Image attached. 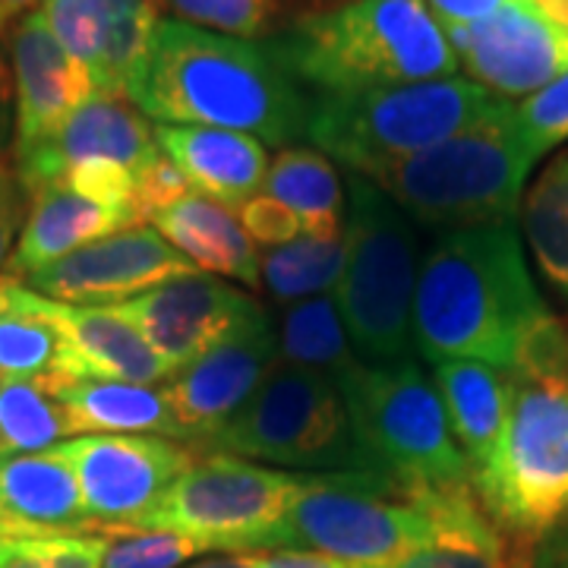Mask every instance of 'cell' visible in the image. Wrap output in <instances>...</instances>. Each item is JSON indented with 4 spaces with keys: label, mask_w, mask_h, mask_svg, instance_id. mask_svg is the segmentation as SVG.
Instances as JSON below:
<instances>
[{
    "label": "cell",
    "mask_w": 568,
    "mask_h": 568,
    "mask_svg": "<svg viewBox=\"0 0 568 568\" xmlns=\"http://www.w3.org/2000/svg\"><path fill=\"white\" fill-rule=\"evenodd\" d=\"M552 320L530 275L518 219L433 237L414 294V354L426 364L474 361L515 376L534 335Z\"/></svg>",
    "instance_id": "6da1fadb"
},
{
    "label": "cell",
    "mask_w": 568,
    "mask_h": 568,
    "mask_svg": "<svg viewBox=\"0 0 568 568\" xmlns=\"http://www.w3.org/2000/svg\"><path fill=\"white\" fill-rule=\"evenodd\" d=\"M345 272L342 237H301L294 244L272 246L260 256V284L278 304L323 297L338 287Z\"/></svg>",
    "instance_id": "4dcf8cb0"
},
{
    "label": "cell",
    "mask_w": 568,
    "mask_h": 568,
    "mask_svg": "<svg viewBox=\"0 0 568 568\" xmlns=\"http://www.w3.org/2000/svg\"><path fill=\"white\" fill-rule=\"evenodd\" d=\"M155 142L171 162L183 171L193 190L222 205L241 209L246 200L260 196L268 155L263 140L219 130V126H171L155 123Z\"/></svg>",
    "instance_id": "603a6c76"
},
{
    "label": "cell",
    "mask_w": 568,
    "mask_h": 568,
    "mask_svg": "<svg viewBox=\"0 0 568 568\" xmlns=\"http://www.w3.org/2000/svg\"><path fill=\"white\" fill-rule=\"evenodd\" d=\"M58 452L77 474L95 530L136 525L196 458L193 448L164 436H77Z\"/></svg>",
    "instance_id": "7c38bea8"
},
{
    "label": "cell",
    "mask_w": 568,
    "mask_h": 568,
    "mask_svg": "<svg viewBox=\"0 0 568 568\" xmlns=\"http://www.w3.org/2000/svg\"><path fill=\"white\" fill-rule=\"evenodd\" d=\"M278 364V338L268 313L253 316L222 345L205 351L164 383L178 443L193 452L222 433Z\"/></svg>",
    "instance_id": "4fadbf2b"
},
{
    "label": "cell",
    "mask_w": 568,
    "mask_h": 568,
    "mask_svg": "<svg viewBox=\"0 0 568 568\" xmlns=\"http://www.w3.org/2000/svg\"><path fill=\"white\" fill-rule=\"evenodd\" d=\"M506 102L458 77L386 85L357 95H323L310 104L306 142L347 171L369 174L452 140Z\"/></svg>",
    "instance_id": "8992f818"
},
{
    "label": "cell",
    "mask_w": 568,
    "mask_h": 568,
    "mask_svg": "<svg viewBox=\"0 0 568 568\" xmlns=\"http://www.w3.org/2000/svg\"><path fill=\"white\" fill-rule=\"evenodd\" d=\"M474 493L493 525L518 540H544L568 521V386L515 379L499 448Z\"/></svg>",
    "instance_id": "30bf717a"
},
{
    "label": "cell",
    "mask_w": 568,
    "mask_h": 568,
    "mask_svg": "<svg viewBox=\"0 0 568 568\" xmlns=\"http://www.w3.org/2000/svg\"><path fill=\"white\" fill-rule=\"evenodd\" d=\"M246 568H347L345 562L313 552V549H263V552H244Z\"/></svg>",
    "instance_id": "7bdbcfd3"
},
{
    "label": "cell",
    "mask_w": 568,
    "mask_h": 568,
    "mask_svg": "<svg viewBox=\"0 0 568 568\" xmlns=\"http://www.w3.org/2000/svg\"><path fill=\"white\" fill-rule=\"evenodd\" d=\"M111 310L140 332L171 376L263 313L244 291L200 272L159 284Z\"/></svg>",
    "instance_id": "2e32d148"
},
{
    "label": "cell",
    "mask_w": 568,
    "mask_h": 568,
    "mask_svg": "<svg viewBox=\"0 0 568 568\" xmlns=\"http://www.w3.org/2000/svg\"><path fill=\"white\" fill-rule=\"evenodd\" d=\"M537 155L518 130L515 104L470 123L452 140L410 159L376 168V183L417 227L436 234L470 224L518 219Z\"/></svg>",
    "instance_id": "277c9868"
},
{
    "label": "cell",
    "mask_w": 568,
    "mask_h": 568,
    "mask_svg": "<svg viewBox=\"0 0 568 568\" xmlns=\"http://www.w3.org/2000/svg\"><path fill=\"white\" fill-rule=\"evenodd\" d=\"M126 99L171 126H219L268 145L306 140V95L265 41H246L159 20Z\"/></svg>",
    "instance_id": "7a4b0ae2"
},
{
    "label": "cell",
    "mask_w": 568,
    "mask_h": 568,
    "mask_svg": "<svg viewBox=\"0 0 568 568\" xmlns=\"http://www.w3.org/2000/svg\"><path fill=\"white\" fill-rule=\"evenodd\" d=\"M304 474L244 462L234 455H196L168 487L162 503L130 528L174 530L231 556L263 552L294 503Z\"/></svg>",
    "instance_id": "8fae6325"
},
{
    "label": "cell",
    "mask_w": 568,
    "mask_h": 568,
    "mask_svg": "<svg viewBox=\"0 0 568 568\" xmlns=\"http://www.w3.org/2000/svg\"><path fill=\"white\" fill-rule=\"evenodd\" d=\"M345 181V272L335 301L364 364H395L414 354L417 224L369 178L347 171Z\"/></svg>",
    "instance_id": "5b68a950"
},
{
    "label": "cell",
    "mask_w": 568,
    "mask_h": 568,
    "mask_svg": "<svg viewBox=\"0 0 568 568\" xmlns=\"http://www.w3.org/2000/svg\"><path fill=\"white\" fill-rule=\"evenodd\" d=\"M530 3H534L549 22L568 29V0H530Z\"/></svg>",
    "instance_id": "681fc988"
},
{
    "label": "cell",
    "mask_w": 568,
    "mask_h": 568,
    "mask_svg": "<svg viewBox=\"0 0 568 568\" xmlns=\"http://www.w3.org/2000/svg\"><path fill=\"white\" fill-rule=\"evenodd\" d=\"M200 452L301 474H376L357 443L338 383L284 364L272 366L244 410Z\"/></svg>",
    "instance_id": "ba28073f"
},
{
    "label": "cell",
    "mask_w": 568,
    "mask_h": 568,
    "mask_svg": "<svg viewBox=\"0 0 568 568\" xmlns=\"http://www.w3.org/2000/svg\"><path fill=\"white\" fill-rule=\"evenodd\" d=\"M48 568H104V540L102 530L89 534H58V537H39Z\"/></svg>",
    "instance_id": "60d3db41"
},
{
    "label": "cell",
    "mask_w": 568,
    "mask_h": 568,
    "mask_svg": "<svg viewBox=\"0 0 568 568\" xmlns=\"http://www.w3.org/2000/svg\"><path fill=\"white\" fill-rule=\"evenodd\" d=\"M162 155L155 142V126L130 99L92 95L67 121L36 145L13 152V168L29 196L61 183L70 168L85 162H114L140 174Z\"/></svg>",
    "instance_id": "e0dca14e"
},
{
    "label": "cell",
    "mask_w": 568,
    "mask_h": 568,
    "mask_svg": "<svg viewBox=\"0 0 568 568\" xmlns=\"http://www.w3.org/2000/svg\"><path fill=\"white\" fill-rule=\"evenodd\" d=\"M108 540L104 568H181L200 552H209L205 544L174 534V530L145 528H99Z\"/></svg>",
    "instance_id": "e575fe53"
},
{
    "label": "cell",
    "mask_w": 568,
    "mask_h": 568,
    "mask_svg": "<svg viewBox=\"0 0 568 568\" xmlns=\"http://www.w3.org/2000/svg\"><path fill=\"white\" fill-rule=\"evenodd\" d=\"M518 219L540 278L568 304V149L530 183Z\"/></svg>",
    "instance_id": "f546056e"
},
{
    "label": "cell",
    "mask_w": 568,
    "mask_h": 568,
    "mask_svg": "<svg viewBox=\"0 0 568 568\" xmlns=\"http://www.w3.org/2000/svg\"><path fill=\"white\" fill-rule=\"evenodd\" d=\"M433 534L424 499L379 474H304L268 549H313L347 568H383Z\"/></svg>",
    "instance_id": "9c48e42d"
},
{
    "label": "cell",
    "mask_w": 568,
    "mask_h": 568,
    "mask_svg": "<svg viewBox=\"0 0 568 568\" xmlns=\"http://www.w3.org/2000/svg\"><path fill=\"white\" fill-rule=\"evenodd\" d=\"M7 54L17 92L13 152L51 136L80 104L95 95L89 70L67 54L41 10H32L7 32Z\"/></svg>",
    "instance_id": "ffe728a7"
},
{
    "label": "cell",
    "mask_w": 568,
    "mask_h": 568,
    "mask_svg": "<svg viewBox=\"0 0 568 568\" xmlns=\"http://www.w3.org/2000/svg\"><path fill=\"white\" fill-rule=\"evenodd\" d=\"M345 178L328 155L287 145L265 174V196L287 205L304 227V237H342L347 215Z\"/></svg>",
    "instance_id": "83f0119b"
},
{
    "label": "cell",
    "mask_w": 568,
    "mask_h": 568,
    "mask_svg": "<svg viewBox=\"0 0 568 568\" xmlns=\"http://www.w3.org/2000/svg\"><path fill=\"white\" fill-rule=\"evenodd\" d=\"M275 338H278V364L320 373L332 383H338L361 361L351 347L338 301L328 294L284 306Z\"/></svg>",
    "instance_id": "f1b7e54d"
},
{
    "label": "cell",
    "mask_w": 568,
    "mask_h": 568,
    "mask_svg": "<svg viewBox=\"0 0 568 568\" xmlns=\"http://www.w3.org/2000/svg\"><path fill=\"white\" fill-rule=\"evenodd\" d=\"M174 17L196 29L246 41L272 39L282 29L278 0H159Z\"/></svg>",
    "instance_id": "836d02e7"
},
{
    "label": "cell",
    "mask_w": 568,
    "mask_h": 568,
    "mask_svg": "<svg viewBox=\"0 0 568 568\" xmlns=\"http://www.w3.org/2000/svg\"><path fill=\"white\" fill-rule=\"evenodd\" d=\"M193 272L196 265L186 263L155 227L136 224L82 246L20 282L61 304L118 306Z\"/></svg>",
    "instance_id": "5bb4252c"
},
{
    "label": "cell",
    "mask_w": 568,
    "mask_h": 568,
    "mask_svg": "<svg viewBox=\"0 0 568 568\" xmlns=\"http://www.w3.org/2000/svg\"><path fill=\"white\" fill-rule=\"evenodd\" d=\"M241 215V224H244L246 237L250 241H256V244L263 246H284V244H294V241H301L304 237V227H301V219L282 205L278 200H272V196H253V200H246L241 209H237Z\"/></svg>",
    "instance_id": "8d00e7d4"
},
{
    "label": "cell",
    "mask_w": 568,
    "mask_h": 568,
    "mask_svg": "<svg viewBox=\"0 0 568 568\" xmlns=\"http://www.w3.org/2000/svg\"><path fill=\"white\" fill-rule=\"evenodd\" d=\"M67 54L89 70L95 95L126 99L159 17L155 0H41Z\"/></svg>",
    "instance_id": "d6986e66"
},
{
    "label": "cell",
    "mask_w": 568,
    "mask_h": 568,
    "mask_svg": "<svg viewBox=\"0 0 568 568\" xmlns=\"http://www.w3.org/2000/svg\"><path fill=\"white\" fill-rule=\"evenodd\" d=\"M190 568H246L244 556H215V559H203Z\"/></svg>",
    "instance_id": "f907efd6"
},
{
    "label": "cell",
    "mask_w": 568,
    "mask_h": 568,
    "mask_svg": "<svg viewBox=\"0 0 568 568\" xmlns=\"http://www.w3.org/2000/svg\"><path fill=\"white\" fill-rule=\"evenodd\" d=\"M424 3L433 13V20L439 22V29L448 32V29H462V26L489 20L511 0H424Z\"/></svg>",
    "instance_id": "b9f144b4"
},
{
    "label": "cell",
    "mask_w": 568,
    "mask_h": 568,
    "mask_svg": "<svg viewBox=\"0 0 568 568\" xmlns=\"http://www.w3.org/2000/svg\"><path fill=\"white\" fill-rule=\"evenodd\" d=\"M61 402L70 436H164L178 443L164 386L121 379H73L44 386Z\"/></svg>",
    "instance_id": "484cf974"
},
{
    "label": "cell",
    "mask_w": 568,
    "mask_h": 568,
    "mask_svg": "<svg viewBox=\"0 0 568 568\" xmlns=\"http://www.w3.org/2000/svg\"><path fill=\"white\" fill-rule=\"evenodd\" d=\"M446 39L470 82L499 99H530L568 73V29L530 0H511L489 20L448 29Z\"/></svg>",
    "instance_id": "9a60e30c"
},
{
    "label": "cell",
    "mask_w": 568,
    "mask_h": 568,
    "mask_svg": "<svg viewBox=\"0 0 568 568\" xmlns=\"http://www.w3.org/2000/svg\"><path fill=\"white\" fill-rule=\"evenodd\" d=\"M7 278V294L26 313L58 328L67 347V379H121V383H168V366L133 325L111 306H73L41 297L20 278Z\"/></svg>",
    "instance_id": "ac0fdd59"
},
{
    "label": "cell",
    "mask_w": 568,
    "mask_h": 568,
    "mask_svg": "<svg viewBox=\"0 0 568 568\" xmlns=\"http://www.w3.org/2000/svg\"><path fill=\"white\" fill-rule=\"evenodd\" d=\"M0 568H48L39 537H0Z\"/></svg>",
    "instance_id": "f6af8a7d"
},
{
    "label": "cell",
    "mask_w": 568,
    "mask_h": 568,
    "mask_svg": "<svg viewBox=\"0 0 568 568\" xmlns=\"http://www.w3.org/2000/svg\"><path fill=\"white\" fill-rule=\"evenodd\" d=\"M36 3L39 0H0V36H7L22 17H29Z\"/></svg>",
    "instance_id": "c3c4849f"
},
{
    "label": "cell",
    "mask_w": 568,
    "mask_h": 568,
    "mask_svg": "<svg viewBox=\"0 0 568 568\" xmlns=\"http://www.w3.org/2000/svg\"><path fill=\"white\" fill-rule=\"evenodd\" d=\"M518 379H540V383H562L568 386V323L552 316L544 332L530 342L521 361Z\"/></svg>",
    "instance_id": "74e56055"
},
{
    "label": "cell",
    "mask_w": 568,
    "mask_h": 568,
    "mask_svg": "<svg viewBox=\"0 0 568 568\" xmlns=\"http://www.w3.org/2000/svg\"><path fill=\"white\" fill-rule=\"evenodd\" d=\"M193 186L183 178V171L168 155H159L149 164L136 181V212L142 222H152L168 205H174L183 196H190Z\"/></svg>",
    "instance_id": "f35d334b"
},
{
    "label": "cell",
    "mask_w": 568,
    "mask_h": 568,
    "mask_svg": "<svg viewBox=\"0 0 568 568\" xmlns=\"http://www.w3.org/2000/svg\"><path fill=\"white\" fill-rule=\"evenodd\" d=\"M433 534L424 547L383 568H511L503 530L493 525L470 484L417 489Z\"/></svg>",
    "instance_id": "d4e9b609"
},
{
    "label": "cell",
    "mask_w": 568,
    "mask_h": 568,
    "mask_svg": "<svg viewBox=\"0 0 568 568\" xmlns=\"http://www.w3.org/2000/svg\"><path fill=\"white\" fill-rule=\"evenodd\" d=\"M310 99L455 77L458 61L424 0H354L265 39Z\"/></svg>",
    "instance_id": "3957f363"
},
{
    "label": "cell",
    "mask_w": 568,
    "mask_h": 568,
    "mask_svg": "<svg viewBox=\"0 0 568 568\" xmlns=\"http://www.w3.org/2000/svg\"><path fill=\"white\" fill-rule=\"evenodd\" d=\"M152 227L196 268L260 287V253L241 219L203 193H190L152 219Z\"/></svg>",
    "instance_id": "4316f807"
},
{
    "label": "cell",
    "mask_w": 568,
    "mask_h": 568,
    "mask_svg": "<svg viewBox=\"0 0 568 568\" xmlns=\"http://www.w3.org/2000/svg\"><path fill=\"white\" fill-rule=\"evenodd\" d=\"M338 388L357 443L379 477L410 493L470 484V467L452 436L443 395L414 357L395 364L357 361L338 379Z\"/></svg>",
    "instance_id": "52a82bcc"
},
{
    "label": "cell",
    "mask_w": 568,
    "mask_h": 568,
    "mask_svg": "<svg viewBox=\"0 0 568 568\" xmlns=\"http://www.w3.org/2000/svg\"><path fill=\"white\" fill-rule=\"evenodd\" d=\"M29 205H32V196L22 186L13 159L0 162V268H7L17 250V241L29 219Z\"/></svg>",
    "instance_id": "ab89813d"
},
{
    "label": "cell",
    "mask_w": 568,
    "mask_h": 568,
    "mask_svg": "<svg viewBox=\"0 0 568 568\" xmlns=\"http://www.w3.org/2000/svg\"><path fill=\"white\" fill-rule=\"evenodd\" d=\"M537 568H568V521L556 528L549 537H544Z\"/></svg>",
    "instance_id": "7dc6e473"
},
{
    "label": "cell",
    "mask_w": 568,
    "mask_h": 568,
    "mask_svg": "<svg viewBox=\"0 0 568 568\" xmlns=\"http://www.w3.org/2000/svg\"><path fill=\"white\" fill-rule=\"evenodd\" d=\"M70 439L61 402L32 379H0V462Z\"/></svg>",
    "instance_id": "d6a6232c"
},
{
    "label": "cell",
    "mask_w": 568,
    "mask_h": 568,
    "mask_svg": "<svg viewBox=\"0 0 568 568\" xmlns=\"http://www.w3.org/2000/svg\"><path fill=\"white\" fill-rule=\"evenodd\" d=\"M433 383L443 395L452 436L465 452L474 484V477L493 462L506 433L515 376L474 361H443L433 364Z\"/></svg>",
    "instance_id": "cb8c5ba5"
},
{
    "label": "cell",
    "mask_w": 568,
    "mask_h": 568,
    "mask_svg": "<svg viewBox=\"0 0 568 568\" xmlns=\"http://www.w3.org/2000/svg\"><path fill=\"white\" fill-rule=\"evenodd\" d=\"M80 484L58 446L0 462V537L89 534Z\"/></svg>",
    "instance_id": "44dd1931"
},
{
    "label": "cell",
    "mask_w": 568,
    "mask_h": 568,
    "mask_svg": "<svg viewBox=\"0 0 568 568\" xmlns=\"http://www.w3.org/2000/svg\"><path fill=\"white\" fill-rule=\"evenodd\" d=\"M515 118L537 162L556 145L568 142V73L549 82L547 89L534 92L521 104H515Z\"/></svg>",
    "instance_id": "d590c367"
},
{
    "label": "cell",
    "mask_w": 568,
    "mask_h": 568,
    "mask_svg": "<svg viewBox=\"0 0 568 568\" xmlns=\"http://www.w3.org/2000/svg\"><path fill=\"white\" fill-rule=\"evenodd\" d=\"M354 0H278V10H282V29L287 22L310 20V17H323L332 13L338 7H347Z\"/></svg>",
    "instance_id": "bcb514c9"
},
{
    "label": "cell",
    "mask_w": 568,
    "mask_h": 568,
    "mask_svg": "<svg viewBox=\"0 0 568 568\" xmlns=\"http://www.w3.org/2000/svg\"><path fill=\"white\" fill-rule=\"evenodd\" d=\"M13 136H17V92H13L10 54L0 36V162L13 155Z\"/></svg>",
    "instance_id": "ee69618b"
},
{
    "label": "cell",
    "mask_w": 568,
    "mask_h": 568,
    "mask_svg": "<svg viewBox=\"0 0 568 568\" xmlns=\"http://www.w3.org/2000/svg\"><path fill=\"white\" fill-rule=\"evenodd\" d=\"M0 379H32L41 386H54L67 379V347L58 328L13 304L3 275H0Z\"/></svg>",
    "instance_id": "1f68e13d"
},
{
    "label": "cell",
    "mask_w": 568,
    "mask_h": 568,
    "mask_svg": "<svg viewBox=\"0 0 568 568\" xmlns=\"http://www.w3.org/2000/svg\"><path fill=\"white\" fill-rule=\"evenodd\" d=\"M136 224H142V219L133 209L95 203L77 190H70L67 183L41 186L32 193L29 219L3 272L13 278H26L82 246L95 244L126 227H136Z\"/></svg>",
    "instance_id": "7402d4cb"
}]
</instances>
